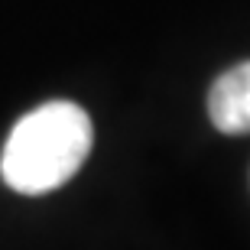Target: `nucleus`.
<instances>
[{"label": "nucleus", "instance_id": "nucleus-2", "mask_svg": "<svg viewBox=\"0 0 250 250\" xmlns=\"http://www.w3.org/2000/svg\"><path fill=\"white\" fill-rule=\"evenodd\" d=\"M208 117L221 133H250V62L214 78L208 91Z\"/></svg>", "mask_w": 250, "mask_h": 250}, {"label": "nucleus", "instance_id": "nucleus-1", "mask_svg": "<svg viewBox=\"0 0 250 250\" xmlns=\"http://www.w3.org/2000/svg\"><path fill=\"white\" fill-rule=\"evenodd\" d=\"M94 143L91 117L75 101H46L23 114L0 153V179L20 195H46L84 166Z\"/></svg>", "mask_w": 250, "mask_h": 250}]
</instances>
